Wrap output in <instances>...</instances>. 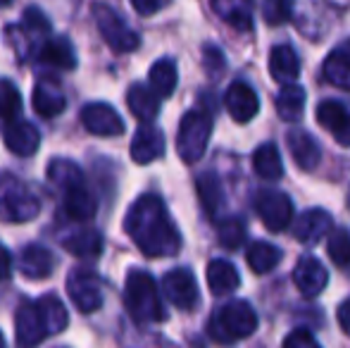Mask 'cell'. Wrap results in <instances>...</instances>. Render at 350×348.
<instances>
[{"label":"cell","mask_w":350,"mask_h":348,"mask_svg":"<svg viewBox=\"0 0 350 348\" xmlns=\"http://www.w3.org/2000/svg\"><path fill=\"white\" fill-rule=\"evenodd\" d=\"M124 229L148 258L176 256L181 248L179 229L157 193H143L134 200L124 217Z\"/></svg>","instance_id":"1"},{"label":"cell","mask_w":350,"mask_h":348,"mask_svg":"<svg viewBox=\"0 0 350 348\" xmlns=\"http://www.w3.org/2000/svg\"><path fill=\"white\" fill-rule=\"evenodd\" d=\"M70 317L62 301L53 293H46L38 301H24L14 317L17 327V348H36L51 334H60Z\"/></svg>","instance_id":"2"},{"label":"cell","mask_w":350,"mask_h":348,"mask_svg":"<svg viewBox=\"0 0 350 348\" xmlns=\"http://www.w3.org/2000/svg\"><path fill=\"white\" fill-rule=\"evenodd\" d=\"M48 179L62 193V208L74 222H91L96 217V196L88 186L81 168L67 158H55L48 165Z\"/></svg>","instance_id":"3"},{"label":"cell","mask_w":350,"mask_h":348,"mask_svg":"<svg viewBox=\"0 0 350 348\" xmlns=\"http://www.w3.org/2000/svg\"><path fill=\"white\" fill-rule=\"evenodd\" d=\"M124 306H126V310H129V315L134 317L139 325L162 322L167 317L157 282L146 269H131V272L126 274Z\"/></svg>","instance_id":"4"},{"label":"cell","mask_w":350,"mask_h":348,"mask_svg":"<svg viewBox=\"0 0 350 348\" xmlns=\"http://www.w3.org/2000/svg\"><path fill=\"white\" fill-rule=\"evenodd\" d=\"M258 330V312L248 301H231L210 317V336L219 344H234Z\"/></svg>","instance_id":"5"},{"label":"cell","mask_w":350,"mask_h":348,"mask_svg":"<svg viewBox=\"0 0 350 348\" xmlns=\"http://www.w3.org/2000/svg\"><path fill=\"white\" fill-rule=\"evenodd\" d=\"M38 210H41V203L27 181L12 172L0 174V219L3 222H29L36 217Z\"/></svg>","instance_id":"6"},{"label":"cell","mask_w":350,"mask_h":348,"mask_svg":"<svg viewBox=\"0 0 350 348\" xmlns=\"http://www.w3.org/2000/svg\"><path fill=\"white\" fill-rule=\"evenodd\" d=\"M212 134V117L205 110H189L179 122L176 150L184 163H198L203 158Z\"/></svg>","instance_id":"7"},{"label":"cell","mask_w":350,"mask_h":348,"mask_svg":"<svg viewBox=\"0 0 350 348\" xmlns=\"http://www.w3.org/2000/svg\"><path fill=\"white\" fill-rule=\"evenodd\" d=\"M93 19L98 24V31L103 34L105 43L112 48L115 53H131L141 46V38L129 24L124 22L120 12L115 8L105 3H96L93 5Z\"/></svg>","instance_id":"8"},{"label":"cell","mask_w":350,"mask_h":348,"mask_svg":"<svg viewBox=\"0 0 350 348\" xmlns=\"http://www.w3.org/2000/svg\"><path fill=\"white\" fill-rule=\"evenodd\" d=\"M258 217L269 232H284L293 222V203L286 193L272 189H262L255 196Z\"/></svg>","instance_id":"9"},{"label":"cell","mask_w":350,"mask_h":348,"mask_svg":"<svg viewBox=\"0 0 350 348\" xmlns=\"http://www.w3.org/2000/svg\"><path fill=\"white\" fill-rule=\"evenodd\" d=\"M67 293L81 312H96L103 306V284L98 272L88 267H77L67 279Z\"/></svg>","instance_id":"10"},{"label":"cell","mask_w":350,"mask_h":348,"mask_svg":"<svg viewBox=\"0 0 350 348\" xmlns=\"http://www.w3.org/2000/svg\"><path fill=\"white\" fill-rule=\"evenodd\" d=\"M162 291L170 298L172 306H176L179 310H193L196 303L200 301L198 284L191 269L186 267H174L162 277Z\"/></svg>","instance_id":"11"},{"label":"cell","mask_w":350,"mask_h":348,"mask_svg":"<svg viewBox=\"0 0 350 348\" xmlns=\"http://www.w3.org/2000/svg\"><path fill=\"white\" fill-rule=\"evenodd\" d=\"M81 124L96 136H120L124 134V120L107 103H88L81 107Z\"/></svg>","instance_id":"12"},{"label":"cell","mask_w":350,"mask_h":348,"mask_svg":"<svg viewBox=\"0 0 350 348\" xmlns=\"http://www.w3.org/2000/svg\"><path fill=\"white\" fill-rule=\"evenodd\" d=\"M3 141L10 153L19 155V158H29L41 146V134H38V129L31 122L17 120V122H8L3 126Z\"/></svg>","instance_id":"13"},{"label":"cell","mask_w":350,"mask_h":348,"mask_svg":"<svg viewBox=\"0 0 350 348\" xmlns=\"http://www.w3.org/2000/svg\"><path fill=\"white\" fill-rule=\"evenodd\" d=\"M224 105H226L229 115L234 117L236 122L245 124V122H250L255 115H258L260 98H258V93H255L253 88L245 84V81H234V84L229 86V91H226V96H224Z\"/></svg>","instance_id":"14"},{"label":"cell","mask_w":350,"mask_h":348,"mask_svg":"<svg viewBox=\"0 0 350 348\" xmlns=\"http://www.w3.org/2000/svg\"><path fill=\"white\" fill-rule=\"evenodd\" d=\"M293 282L303 296L312 298V296H317V293L324 291V286H327V282H329V272H327V267L317 260V258L305 256V258H300L298 265H295Z\"/></svg>","instance_id":"15"},{"label":"cell","mask_w":350,"mask_h":348,"mask_svg":"<svg viewBox=\"0 0 350 348\" xmlns=\"http://www.w3.org/2000/svg\"><path fill=\"white\" fill-rule=\"evenodd\" d=\"M162 153H165V134L152 124H141L131 139V160L148 165L162 158Z\"/></svg>","instance_id":"16"},{"label":"cell","mask_w":350,"mask_h":348,"mask_svg":"<svg viewBox=\"0 0 350 348\" xmlns=\"http://www.w3.org/2000/svg\"><path fill=\"white\" fill-rule=\"evenodd\" d=\"M38 62L60 72H72L77 67V51L67 36H48L38 48Z\"/></svg>","instance_id":"17"},{"label":"cell","mask_w":350,"mask_h":348,"mask_svg":"<svg viewBox=\"0 0 350 348\" xmlns=\"http://www.w3.org/2000/svg\"><path fill=\"white\" fill-rule=\"evenodd\" d=\"M329 232H332V215L322 208L305 210L293 222V237L298 239L300 243H310V246L322 241Z\"/></svg>","instance_id":"18"},{"label":"cell","mask_w":350,"mask_h":348,"mask_svg":"<svg viewBox=\"0 0 350 348\" xmlns=\"http://www.w3.org/2000/svg\"><path fill=\"white\" fill-rule=\"evenodd\" d=\"M55 269V256L41 243H29L19 253V272L27 279H48Z\"/></svg>","instance_id":"19"},{"label":"cell","mask_w":350,"mask_h":348,"mask_svg":"<svg viewBox=\"0 0 350 348\" xmlns=\"http://www.w3.org/2000/svg\"><path fill=\"white\" fill-rule=\"evenodd\" d=\"M317 122H319V126L332 131L334 139H336L341 146H350V115L338 101L319 103Z\"/></svg>","instance_id":"20"},{"label":"cell","mask_w":350,"mask_h":348,"mask_svg":"<svg viewBox=\"0 0 350 348\" xmlns=\"http://www.w3.org/2000/svg\"><path fill=\"white\" fill-rule=\"evenodd\" d=\"M67 107L65 93H62L60 84L51 77L38 79V84L33 86V110L41 117H57L62 115V110Z\"/></svg>","instance_id":"21"},{"label":"cell","mask_w":350,"mask_h":348,"mask_svg":"<svg viewBox=\"0 0 350 348\" xmlns=\"http://www.w3.org/2000/svg\"><path fill=\"white\" fill-rule=\"evenodd\" d=\"M286 144H288V150L293 155L295 165L300 170H314L319 165V158H322V150H319V144L303 129H293L288 136H286Z\"/></svg>","instance_id":"22"},{"label":"cell","mask_w":350,"mask_h":348,"mask_svg":"<svg viewBox=\"0 0 350 348\" xmlns=\"http://www.w3.org/2000/svg\"><path fill=\"white\" fill-rule=\"evenodd\" d=\"M324 79L332 86L350 91V38L338 43L324 60Z\"/></svg>","instance_id":"23"},{"label":"cell","mask_w":350,"mask_h":348,"mask_svg":"<svg viewBox=\"0 0 350 348\" xmlns=\"http://www.w3.org/2000/svg\"><path fill=\"white\" fill-rule=\"evenodd\" d=\"M126 105H129L131 115L143 124H150L160 112V98L152 93V88L146 84H131L126 91Z\"/></svg>","instance_id":"24"},{"label":"cell","mask_w":350,"mask_h":348,"mask_svg":"<svg viewBox=\"0 0 350 348\" xmlns=\"http://www.w3.org/2000/svg\"><path fill=\"white\" fill-rule=\"evenodd\" d=\"M269 72L284 86L295 84L300 75V60L291 46H277L269 53Z\"/></svg>","instance_id":"25"},{"label":"cell","mask_w":350,"mask_h":348,"mask_svg":"<svg viewBox=\"0 0 350 348\" xmlns=\"http://www.w3.org/2000/svg\"><path fill=\"white\" fill-rule=\"evenodd\" d=\"M196 189H198V198L203 210L208 213L210 219H215L217 215L224 210V189L221 181L215 172H203L196 179Z\"/></svg>","instance_id":"26"},{"label":"cell","mask_w":350,"mask_h":348,"mask_svg":"<svg viewBox=\"0 0 350 348\" xmlns=\"http://www.w3.org/2000/svg\"><path fill=\"white\" fill-rule=\"evenodd\" d=\"M62 246L77 258H96L103 253V237L96 229L79 227L74 229L70 237L62 239Z\"/></svg>","instance_id":"27"},{"label":"cell","mask_w":350,"mask_h":348,"mask_svg":"<svg viewBox=\"0 0 350 348\" xmlns=\"http://www.w3.org/2000/svg\"><path fill=\"white\" fill-rule=\"evenodd\" d=\"M241 284L239 269L234 267L229 260H212L208 265V286L215 296H226V293H234Z\"/></svg>","instance_id":"28"},{"label":"cell","mask_w":350,"mask_h":348,"mask_svg":"<svg viewBox=\"0 0 350 348\" xmlns=\"http://www.w3.org/2000/svg\"><path fill=\"white\" fill-rule=\"evenodd\" d=\"M148 79H150V88L157 98H170L176 88V81H179V77H176V65L170 57H162V60H157L155 65L150 67Z\"/></svg>","instance_id":"29"},{"label":"cell","mask_w":350,"mask_h":348,"mask_svg":"<svg viewBox=\"0 0 350 348\" xmlns=\"http://www.w3.org/2000/svg\"><path fill=\"white\" fill-rule=\"evenodd\" d=\"M253 168L262 179L277 181L284 176V163H281L279 148L274 144H262L253 153Z\"/></svg>","instance_id":"30"},{"label":"cell","mask_w":350,"mask_h":348,"mask_svg":"<svg viewBox=\"0 0 350 348\" xmlns=\"http://www.w3.org/2000/svg\"><path fill=\"white\" fill-rule=\"evenodd\" d=\"M245 260H248L250 269H253L255 274H267L281 263V251L274 246V243L255 241V243H250V246H248Z\"/></svg>","instance_id":"31"},{"label":"cell","mask_w":350,"mask_h":348,"mask_svg":"<svg viewBox=\"0 0 350 348\" xmlns=\"http://www.w3.org/2000/svg\"><path fill=\"white\" fill-rule=\"evenodd\" d=\"M305 110V88L298 84L284 86L277 96V112L284 122H298Z\"/></svg>","instance_id":"32"},{"label":"cell","mask_w":350,"mask_h":348,"mask_svg":"<svg viewBox=\"0 0 350 348\" xmlns=\"http://www.w3.org/2000/svg\"><path fill=\"white\" fill-rule=\"evenodd\" d=\"M212 10L239 31L253 29V14H250V8L245 3H212Z\"/></svg>","instance_id":"33"},{"label":"cell","mask_w":350,"mask_h":348,"mask_svg":"<svg viewBox=\"0 0 350 348\" xmlns=\"http://www.w3.org/2000/svg\"><path fill=\"white\" fill-rule=\"evenodd\" d=\"M19 112H22V96H19V88L14 86V81L0 77V120L8 124V122H17Z\"/></svg>","instance_id":"34"},{"label":"cell","mask_w":350,"mask_h":348,"mask_svg":"<svg viewBox=\"0 0 350 348\" xmlns=\"http://www.w3.org/2000/svg\"><path fill=\"white\" fill-rule=\"evenodd\" d=\"M217 239L219 246L226 251H236L245 243V222L241 217H226L217 227Z\"/></svg>","instance_id":"35"},{"label":"cell","mask_w":350,"mask_h":348,"mask_svg":"<svg viewBox=\"0 0 350 348\" xmlns=\"http://www.w3.org/2000/svg\"><path fill=\"white\" fill-rule=\"evenodd\" d=\"M327 253L338 267H348L350 265V234L346 229H334V232L329 234Z\"/></svg>","instance_id":"36"},{"label":"cell","mask_w":350,"mask_h":348,"mask_svg":"<svg viewBox=\"0 0 350 348\" xmlns=\"http://www.w3.org/2000/svg\"><path fill=\"white\" fill-rule=\"evenodd\" d=\"M22 27L27 29L29 34L33 36H48L53 31V24L48 19V14L43 12L38 5H29L27 10L22 12Z\"/></svg>","instance_id":"37"},{"label":"cell","mask_w":350,"mask_h":348,"mask_svg":"<svg viewBox=\"0 0 350 348\" xmlns=\"http://www.w3.org/2000/svg\"><path fill=\"white\" fill-rule=\"evenodd\" d=\"M291 5L284 3V0H269V3L262 5V14L265 19H267V24H272V27H279V24L288 22L291 19Z\"/></svg>","instance_id":"38"},{"label":"cell","mask_w":350,"mask_h":348,"mask_svg":"<svg viewBox=\"0 0 350 348\" xmlns=\"http://www.w3.org/2000/svg\"><path fill=\"white\" fill-rule=\"evenodd\" d=\"M284 348H322V346L317 344V339H314L310 332L295 330V332H291V334L286 336Z\"/></svg>","instance_id":"39"},{"label":"cell","mask_w":350,"mask_h":348,"mask_svg":"<svg viewBox=\"0 0 350 348\" xmlns=\"http://www.w3.org/2000/svg\"><path fill=\"white\" fill-rule=\"evenodd\" d=\"M203 62H205V70H208L212 77H217L224 70V55H221V51L215 46L203 48Z\"/></svg>","instance_id":"40"},{"label":"cell","mask_w":350,"mask_h":348,"mask_svg":"<svg viewBox=\"0 0 350 348\" xmlns=\"http://www.w3.org/2000/svg\"><path fill=\"white\" fill-rule=\"evenodd\" d=\"M170 3H165V0H152V3H146V0H134V10L139 14H155L160 12V10H165Z\"/></svg>","instance_id":"41"},{"label":"cell","mask_w":350,"mask_h":348,"mask_svg":"<svg viewBox=\"0 0 350 348\" xmlns=\"http://www.w3.org/2000/svg\"><path fill=\"white\" fill-rule=\"evenodd\" d=\"M12 274V256L8 248L0 243V279H8Z\"/></svg>","instance_id":"42"},{"label":"cell","mask_w":350,"mask_h":348,"mask_svg":"<svg viewBox=\"0 0 350 348\" xmlns=\"http://www.w3.org/2000/svg\"><path fill=\"white\" fill-rule=\"evenodd\" d=\"M336 317H338V325H341V330L350 336V298H348V301H343L341 306H338Z\"/></svg>","instance_id":"43"},{"label":"cell","mask_w":350,"mask_h":348,"mask_svg":"<svg viewBox=\"0 0 350 348\" xmlns=\"http://www.w3.org/2000/svg\"><path fill=\"white\" fill-rule=\"evenodd\" d=\"M0 348H8V344H5V336H3V332H0Z\"/></svg>","instance_id":"44"}]
</instances>
